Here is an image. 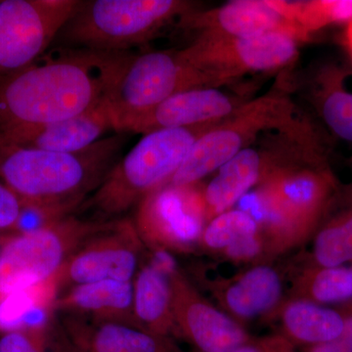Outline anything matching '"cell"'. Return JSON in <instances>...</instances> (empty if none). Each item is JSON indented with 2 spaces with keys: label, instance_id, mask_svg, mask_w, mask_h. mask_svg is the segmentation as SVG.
<instances>
[{
  "label": "cell",
  "instance_id": "cb8c5ba5",
  "mask_svg": "<svg viewBox=\"0 0 352 352\" xmlns=\"http://www.w3.org/2000/svg\"><path fill=\"white\" fill-rule=\"evenodd\" d=\"M312 240L309 265L333 267L352 263V183L340 185Z\"/></svg>",
  "mask_w": 352,
  "mask_h": 352
},
{
  "label": "cell",
  "instance_id": "f1b7e54d",
  "mask_svg": "<svg viewBox=\"0 0 352 352\" xmlns=\"http://www.w3.org/2000/svg\"><path fill=\"white\" fill-rule=\"evenodd\" d=\"M23 207L22 199L3 182H0V230L18 226Z\"/></svg>",
  "mask_w": 352,
  "mask_h": 352
},
{
  "label": "cell",
  "instance_id": "3957f363",
  "mask_svg": "<svg viewBox=\"0 0 352 352\" xmlns=\"http://www.w3.org/2000/svg\"><path fill=\"white\" fill-rule=\"evenodd\" d=\"M124 133L73 153L21 147L0 140V179L25 205L68 214L95 191L117 164Z\"/></svg>",
  "mask_w": 352,
  "mask_h": 352
},
{
  "label": "cell",
  "instance_id": "f546056e",
  "mask_svg": "<svg viewBox=\"0 0 352 352\" xmlns=\"http://www.w3.org/2000/svg\"><path fill=\"white\" fill-rule=\"evenodd\" d=\"M339 309L344 320L342 333L330 342L305 347L300 352H352V305L340 307Z\"/></svg>",
  "mask_w": 352,
  "mask_h": 352
},
{
  "label": "cell",
  "instance_id": "d6986e66",
  "mask_svg": "<svg viewBox=\"0 0 352 352\" xmlns=\"http://www.w3.org/2000/svg\"><path fill=\"white\" fill-rule=\"evenodd\" d=\"M52 308L60 314L139 327L134 317L132 281L103 280L76 285L60 293Z\"/></svg>",
  "mask_w": 352,
  "mask_h": 352
},
{
  "label": "cell",
  "instance_id": "7402d4cb",
  "mask_svg": "<svg viewBox=\"0 0 352 352\" xmlns=\"http://www.w3.org/2000/svg\"><path fill=\"white\" fill-rule=\"evenodd\" d=\"M274 315L279 318V335L295 349L330 342L342 333L344 326L339 308L324 307L303 298H291L283 302Z\"/></svg>",
  "mask_w": 352,
  "mask_h": 352
},
{
  "label": "cell",
  "instance_id": "8992f818",
  "mask_svg": "<svg viewBox=\"0 0 352 352\" xmlns=\"http://www.w3.org/2000/svg\"><path fill=\"white\" fill-rule=\"evenodd\" d=\"M108 224L66 215L7 240L0 249V300L50 282L72 254Z\"/></svg>",
  "mask_w": 352,
  "mask_h": 352
},
{
  "label": "cell",
  "instance_id": "d4e9b609",
  "mask_svg": "<svg viewBox=\"0 0 352 352\" xmlns=\"http://www.w3.org/2000/svg\"><path fill=\"white\" fill-rule=\"evenodd\" d=\"M292 298H303L324 307L352 305V263L333 267L307 264L296 278Z\"/></svg>",
  "mask_w": 352,
  "mask_h": 352
},
{
  "label": "cell",
  "instance_id": "4fadbf2b",
  "mask_svg": "<svg viewBox=\"0 0 352 352\" xmlns=\"http://www.w3.org/2000/svg\"><path fill=\"white\" fill-rule=\"evenodd\" d=\"M173 289V314L178 336L197 352H230L252 336L244 325L214 307L164 252Z\"/></svg>",
  "mask_w": 352,
  "mask_h": 352
},
{
  "label": "cell",
  "instance_id": "836d02e7",
  "mask_svg": "<svg viewBox=\"0 0 352 352\" xmlns=\"http://www.w3.org/2000/svg\"></svg>",
  "mask_w": 352,
  "mask_h": 352
},
{
  "label": "cell",
  "instance_id": "2e32d148",
  "mask_svg": "<svg viewBox=\"0 0 352 352\" xmlns=\"http://www.w3.org/2000/svg\"><path fill=\"white\" fill-rule=\"evenodd\" d=\"M110 129L115 131V126L108 102L104 98L94 107L67 120L0 131V140L21 147L73 153L94 144Z\"/></svg>",
  "mask_w": 352,
  "mask_h": 352
},
{
  "label": "cell",
  "instance_id": "603a6c76",
  "mask_svg": "<svg viewBox=\"0 0 352 352\" xmlns=\"http://www.w3.org/2000/svg\"><path fill=\"white\" fill-rule=\"evenodd\" d=\"M312 100L329 131L352 142V66H322L315 74Z\"/></svg>",
  "mask_w": 352,
  "mask_h": 352
},
{
  "label": "cell",
  "instance_id": "6da1fadb",
  "mask_svg": "<svg viewBox=\"0 0 352 352\" xmlns=\"http://www.w3.org/2000/svg\"><path fill=\"white\" fill-rule=\"evenodd\" d=\"M126 52L61 50L0 76V131L60 122L106 98Z\"/></svg>",
  "mask_w": 352,
  "mask_h": 352
},
{
  "label": "cell",
  "instance_id": "83f0119b",
  "mask_svg": "<svg viewBox=\"0 0 352 352\" xmlns=\"http://www.w3.org/2000/svg\"><path fill=\"white\" fill-rule=\"evenodd\" d=\"M47 328L45 324L6 331L0 337V352H50Z\"/></svg>",
  "mask_w": 352,
  "mask_h": 352
},
{
  "label": "cell",
  "instance_id": "ffe728a7",
  "mask_svg": "<svg viewBox=\"0 0 352 352\" xmlns=\"http://www.w3.org/2000/svg\"><path fill=\"white\" fill-rule=\"evenodd\" d=\"M141 266L132 280L133 312L139 327L159 337L179 338L173 314V289L164 252Z\"/></svg>",
  "mask_w": 352,
  "mask_h": 352
},
{
  "label": "cell",
  "instance_id": "9a60e30c",
  "mask_svg": "<svg viewBox=\"0 0 352 352\" xmlns=\"http://www.w3.org/2000/svg\"><path fill=\"white\" fill-rule=\"evenodd\" d=\"M245 102L224 94L219 87L185 90L132 120L124 133L146 134L159 129H182L220 122Z\"/></svg>",
  "mask_w": 352,
  "mask_h": 352
},
{
  "label": "cell",
  "instance_id": "1f68e13d",
  "mask_svg": "<svg viewBox=\"0 0 352 352\" xmlns=\"http://www.w3.org/2000/svg\"><path fill=\"white\" fill-rule=\"evenodd\" d=\"M47 333V346L50 352H80L67 339L60 325L52 324Z\"/></svg>",
  "mask_w": 352,
  "mask_h": 352
},
{
  "label": "cell",
  "instance_id": "44dd1931",
  "mask_svg": "<svg viewBox=\"0 0 352 352\" xmlns=\"http://www.w3.org/2000/svg\"><path fill=\"white\" fill-rule=\"evenodd\" d=\"M274 157L248 147L215 171L204 185V200L208 222L231 210L243 197L256 188L270 168Z\"/></svg>",
  "mask_w": 352,
  "mask_h": 352
},
{
  "label": "cell",
  "instance_id": "7a4b0ae2",
  "mask_svg": "<svg viewBox=\"0 0 352 352\" xmlns=\"http://www.w3.org/2000/svg\"><path fill=\"white\" fill-rule=\"evenodd\" d=\"M325 148L298 157L275 156L254 189V217L266 256H277L312 239L340 187Z\"/></svg>",
  "mask_w": 352,
  "mask_h": 352
},
{
  "label": "cell",
  "instance_id": "ba28073f",
  "mask_svg": "<svg viewBox=\"0 0 352 352\" xmlns=\"http://www.w3.org/2000/svg\"><path fill=\"white\" fill-rule=\"evenodd\" d=\"M226 85L191 66L178 51H150L127 55L106 96L115 131L124 133L129 122L185 90Z\"/></svg>",
  "mask_w": 352,
  "mask_h": 352
},
{
  "label": "cell",
  "instance_id": "8fae6325",
  "mask_svg": "<svg viewBox=\"0 0 352 352\" xmlns=\"http://www.w3.org/2000/svg\"><path fill=\"white\" fill-rule=\"evenodd\" d=\"M76 0L0 1V76L34 63L75 12Z\"/></svg>",
  "mask_w": 352,
  "mask_h": 352
},
{
  "label": "cell",
  "instance_id": "4316f807",
  "mask_svg": "<svg viewBox=\"0 0 352 352\" xmlns=\"http://www.w3.org/2000/svg\"><path fill=\"white\" fill-rule=\"evenodd\" d=\"M261 234L254 217L243 208H231L210 219L201 234L200 247L207 251L224 252Z\"/></svg>",
  "mask_w": 352,
  "mask_h": 352
},
{
  "label": "cell",
  "instance_id": "9c48e42d",
  "mask_svg": "<svg viewBox=\"0 0 352 352\" xmlns=\"http://www.w3.org/2000/svg\"><path fill=\"white\" fill-rule=\"evenodd\" d=\"M300 41L285 32L250 38L199 34L178 51L185 62L226 83L249 73L276 71L293 63Z\"/></svg>",
  "mask_w": 352,
  "mask_h": 352
},
{
  "label": "cell",
  "instance_id": "e0dca14e",
  "mask_svg": "<svg viewBox=\"0 0 352 352\" xmlns=\"http://www.w3.org/2000/svg\"><path fill=\"white\" fill-rule=\"evenodd\" d=\"M212 286L224 312L242 325L259 317L272 316L284 302L281 274L268 264H256Z\"/></svg>",
  "mask_w": 352,
  "mask_h": 352
},
{
  "label": "cell",
  "instance_id": "ac0fdd59",
  "mask_svg": "<svg viewBox=\"0 0 352 352\" xmlns=\"http://www.w3.org/2000/svg\"><path fill=\"white\" fill-rule=\"evenodd\" d=\"M59 325L80 352H185L175 340L129 324L61 314Z\"/></svg>",
  "mask_w": 352,
  "mask_h": 352
},
{
  "label": "cell",
  "instance_id": "5b68a950",
  "mask_svg": "<svg viewBox=\"0 0 352 352\" xmlns=\"http://www.w3.org/2000/svg\"><path fill=\"white\" fill-rule=\"evenodd\" d=\"M219 122L144 134L109 171L85 207L112 217L138 206L146 196L170 182L198 138Z\"/></svg>",
  "mask_w": 352,
  "mask_h": 352
},
{
  "label": "cell",
  "instance_id": "d6a6232c",
  "mask_svg": "<svg viewBox=\"0 0 352 352\" xmlns=\"http://www.w3.org/2000/svg\"><path fill=\"white\" fill-rule=\"evenodd\" d=\"M342 43L352 63V21L346 25V29L342 34Z\"/></svg>",
  "mask_w": 352,
  "mask_h": 352
},
{
  "label": "cell",
  "instance_id": "52a82bcc",
  "mask_svg": "<svg viewBox=\"0 0 352 352\" xmlns=\"http://www.w3.org/2000/svg\"><path fill=\"white\" fill-rule=\"evenodd\" d=\"M295 105L277 92L245 101L230 116L208 129L196 141L168 184L191 185L215 173L238 153L250 147L261 132L298 129Z\"/></svg>",
  "mask_w": 352,
  "mask_h": 352
},
{
  "label": "cell",
  "instance_id": "277c9868",
  "mask_svg": "<svg viewBox=\"0 0 352 352\" xmlns=\"http://www.w3.org/2000/svg\"><path fill=\"white\" fill-rule=\"evenodd\" d=\"M194 7V2L182 0L80 1L56 38L69 50L126 52L151 41Z\"/></svg>",
  "mask_w": 352,
  "mask_h": 352
},
{
  "label": "cell",
  "instance_id": "30bf717a",
  "mask_svg": "<svg viewBox=\"0 0 352 352\" xmlns=\"http://www.w3.org/2000/svg\"><path fill=\"white\" fill-rule=\"evenodd\" d=\"M133 223L143 245L154 252L193 251L208 223L204 185L160 187L139 203Z\"/></svg>",
  "mask_w": 352,
  "mask_h": 352
},
{
  "label": "cell",
  "instance_id": "484cf974",
  "mask_svg": "<svg viewBox=\"0 0 352 352\" xmlns=\"http://www.w3.org/2000/svg\"><path fill=\"white\" fill-rule=\"evenodd\" d=\"M282 10L305 38L332 25H346L352 21V0L281 1Z\"/></svg>",
  "mask_w": 352,
  "mask_h": 352
},
{
  "label": "cell",
  "instance_id": "5bb4252c",
  "mask_svg": "<svg viewBox=\"0 0 352 352\" xmlns=\"http://www.w3.org/2000/svg\"><path fill=\"white\" fill-rule=\"evenodd\" d=\"M178 27L198 31L199 34L235 38L285 32L300 43L307 41L285 15L279 0H236L212 10H193L178 20Z\"/></svg>",
  "mask_w": 352,
  "mask_h": 352
},
{
  "label": "cell",
  "instance_id": "4dcf8cb0",
  "mask_svg": "<svg viewBox=\"0 0 352 352\" xmlns=\"http://www.w3.org/2000/svg\"><path fill=\"white\" fill-rule=\"evenodd\" d=\"M230 352H296V349L279 333L266 337H252Z\"/></svg>",
  "mask_w": 352,
  "mask_h": 352
},
{
  "label": "cell",
  "instance_id": "7c38bea8",
  "mask_svg": "<svg viewBox=\"0 0 352 352\" xmlns=\"http://www.w3.org/2000/svg\"><path fill=\"white\" fill-rule=\"evenodd\" d=\"M143 247L133 221L109 222L85 241L51 280L56 296L76 285L103 280L132 281L140 268Z\"/></svg>",
  "mask_w": 352,
  "mask_h": 352
}]
</instances>
